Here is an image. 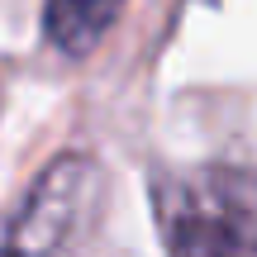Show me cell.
Returning a JSON list of instances; mask_svg holds the SVG:
<instances>
[{"label":"cell","mask_w":257,"mask_h":257,"mask_svg":"<svg viewBox=\"0 0 257 257\" xmlns=\"http://www.w3.org/2000/svg\"><path fill=\"white\" fill-rule=\"evenodd\" d=\"M167 257H257V172L186 167L157 186Z\"/></svg>","instance_id":"obj_1"},{"label":"cell","mask_w":257,"mask_h":257,"mask_svg":"<svg viewBox=\"0 0 257 257\" xmlns=\"http://www.w3.org/2000/svg\"><path fill=\"white\" fill-rule=\"evenodd\" d=\"M91 181H95L91 157H81V153L57 157L34 181L29 200L19 205L15 224H10L5 243H0V257H57L76 214H81V205H86V195H91Z\"/></svg>","instance_id":"obj_2"},{"label":"cell","mask_w":257,"mask_h":257,"mask_svg":"<svg viewBox=\"0 0 257 257\" xmlns=\"http://www.w3.org/2000/svg\"><path fill=\"white\" fill-rule=\"evenodd\" d=\"M124 0H48L43 10V29L62 53L81 57L110 34V24L119 19Z\"/></svg>","instance_id":"obj_3"}]
</instances>
